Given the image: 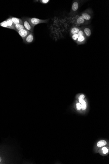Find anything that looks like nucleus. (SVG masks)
Masks as SVG:
<instances>
[{"label":"nucleus","mask_w":109,"mask_h":164,"mask_svg":"<svg viewBox=\"0 0 109 164\" xmlns=\"http://www.w3.org/2000/svg\"><path fill=\"white\" fill-rule=\"evenodd\" d=\"M82 1H73L71 8L69 14L70 17L74 16L77 15L81 6Z\"/></svg>","instance_id":"1"},{"label":"nucleus","mask_w":109,"mask_h":164,"mask_svg":"<svg viewBox=\"0 0 109 164\" xmlns=\"http://www.w3.org/2000/svg\"><path fill=\"white\" fill-rule=\"evenodd\" d=\"M87 22L90 23L93 17V12L91 9H87L80 14Z\"/></svg>","instance_id":"2"},{"label":"nucleus","mask_w":109,"mask_h":164,"mask_svg":"<svg viewBox=\"0 0 109 164\" xmlns=\"http://www.w3.org/2000/svg\"><path fill=\"white\" fill-rule=\"evenodd\" d=\"M32 27L34 28L38 24L42 23H47L49 19H41L35 18H27Z\"/></svg>","instance_id":"3"},{"label":"nucleus","mask_w":109,"mask_h":164,"mask_svg":"<svg viewBox=\"0 0 109 164\" xmlns=\"http://www.w3.org/2000/svg\"><path fill=\"white\" fill-rule=\"evenodd\" d=\"M22 19V20L23 25L25 29L30 32L33 33L34 28L32 27L27 18L23 17Z\"/></svg>","instance_id":"4"},{"label":"nucleus","mask_w":109,"mask_h":164,"mask_svg":"<svg viewBox=\"0 0 109 164\" xmlns=\"http://www.w3.org/2000/svg\"><path fill=\"white\" fill-rule=\"evenodd\" d=\"M34 39V33L30 32L23 41L24 43L26 44H30L32 43Z\"/></svg>","instance_id":"5"},{"label":"nucleus","mask_w":109,"mask_h":164,"mask_svg":"<svg viewBox=\"0 0 109 164\" xmlns=\"http://www.w3.org/2000/svg\"><path fill=\"white\" fill-rule=\"evenodd\" d=\"M17 31L19 35L22 39L23 41L26 38V37L30 33V31L26 29L20 31Z\"/></svg>","instance_id":"6"},{"label":"nucleus","mask_w":109,"mask_h":164,"mask_svg":"<svg viewBox=\"0 0 109 164\" xmlns=\"http://www.w3.org/2000/svg\"><path fill=\"white\" fill-rule=\"evenodd\" d=\"M83 29L84 33L87 38H90L91 35V31L90 28L87 27H81Z\"/></svg>","instance_id":"7"},{"label":"nucleus","mask_w":109,"mask_h":164,"mask_svg":"<svg viewBox=\"0 0 109 164\" xmlns=\"http://www.w3.org/2000/svg\"><path fill=\"white\" fill-rule=\"evenodd\" d=\"M81 28L78 26H74L71 28L69 30L70 34L71 35L74 34H77Z\"/></svg>","instance_id":"8"},{"label":"nucleus","mask_w":109,"mask_h":164,"mask_svg":"<svg viewBox=\"0 0 109 164\" xmlns=\"http://www.w3.org/2000/svg\"><path fill=\"white\" fill-rule=\"evenodd\" d=\"M87 38L85 35H82L79 37L76 42L79 44H84L86 41Z\"/></svg>","instance_id":"9"},{"label":"nucleus","mask_w":109,"mask_h":164,"mask_svg":"<svg viewBox=\"0 0 109 164\" xmlns=\"http://www.w3.org/2000/svg\"><path fill=\"white\" fill-rule=\"evenodd\" d=\"M14 25L17 24H23V21L22 19L13 17H10Z\"/></svg>","instance_id":"10"},{"label":"nucleus","mask_w":109,"mask_h":164,"mask_svg":"<svg viewBox=\"0 0 109 164\" xmlns=\"http://www.w3.org/2000/svg\"><path fill=\"white\" fill-rule=\"evenodd\" d=\"M6 20L8 23V29H13L15 30V28L14 27V25L13 23L11 18L10 17H9Z\"/></svg>","instance_id":"11"},{"label":"nucleus","mask_w":109,"mask_h":164,"mask_svg":"<svg viewBox=\"0 0 109 164\" xmlns=\"http://www.w3.org/2000/svg\"><path fill=\"white\" fill-rule=\"evenodd\" d=\"M15 31H20L25 29L23 24H17L14 25Z\"/></svg>","instance_id":"12"},{"label":"nucleus","mask_w":109,"mask_h":164,"mask_svg":"<svg viewBox=\"0 0 109 164\" xmlns=\"http://www.w3.org/2000/svg\"><path fill=\"white\" fill-rule=\"evenodd\" d=\"M107 144V142L105 141L102 140L97 143V146L99 147H101L106 145Z\"/></svg>","instance_id":"13"},{"label":"nucleus","mask_w":109,"mask_h":164,"mask_svg":"<svg viewBox=\"0 0 109 164\" xmlns=\"http://www.w3.org/2000/svg\"><path fill=\"white\" fill-rule=\"evenodd\" d=\"M0 26L4 28H8V26L6 20H5L3 22L0 23Z\"/></svg>","instance_id":"14"},{"label":"nucleus","mask_w":109,"mask_h":164,"mask_svg":"<svg viewBox=\"0 0 109 164\" xmlns=\"http://www.w3.org/2000/svg\"><path fill=\"white\" fill-rule=\"evenodd\" d=\"M82 109L83 110H85L87 108V104L85 100H84L81 103Z\"/></svg>","instance_id":"15"},{"label":"nucleus","mask_w":109,"mask_h":164,"mask_svg":"<svg viewBox=\"0 0 109 164\" xmlns=\"http://www.w3.org/2000/svg\"><path fill=\"white\" fill-rule=\"evenodd\" d=\"M72 39L73 40L75 41L76 42L78 38H79V36L77 34H74L71 35Z\"/></svg>","instance_id":"16"},{"label":"nucleus","mask_w":109,"mask_h":164,"mask_svg":"<svg viewBox=\"0 0 109 164\" xmlns=\"http://www.w3.org/2000/svg\"><path fill=\"white\" fill-rule=\"evenodd\" d=\"M84 98L85 96L84 95H81L79 98V103H81L84 100Z\"/></svg>","instance_id":"17"},{"label":"nucleus","mask_w":109,"mask_h":164,"mask_svg":"<svg viewBox=\"0 0 109 164\" xmlns=\"http://www.w3.org/2000/svg\"><path fill=\"white\" fill-rule=\"evenodd\" d=\"M50 1H49V0H41V1H40V2L41 3L44 4H47L50 2Z\"/></svg>","instance_id":"18"},{"label":"nucleus","mask_w":109,"mask_h":164,"mask_svg":"<svg viewBox=\"0 0 109 164\" xmlns=\"http://www.w3.org/2000/svg\"><path fill=\"white\" fill-rule=\"evenodd\" d=\"M102 150L103 151V153L104 154H106L108 152V150L106 147H103L102 148Z\"/></svg>","instance_id":"19"},{"label":"nucleus","mask_w":109,"mask_h":164,"mask_svg":"<svg viewBox=\"0 0 109 164\" xmlns=\"http://www.w3.org/2000/svg\"><path fill=\"white\" fill-rule=\"evenodd\" d=\"M76 107H77V109L78 110H80L82 109L81 103H77V104H76Z\"/></svg>","instance_id":"20"},{"label":"nucleus","mask_w":109,"mask_h":164,"mask_svg":"<svg viewBox=\"0 0 109 164\" xmlns=\"http://www.w3.org/2000/svg\"><path fill=\"white\" fill-rule=\"evenodd\" d=\"M2 160V158H1V157H0V162H1Z\"/></svg>","instance_id":"21"}]
</instances>
